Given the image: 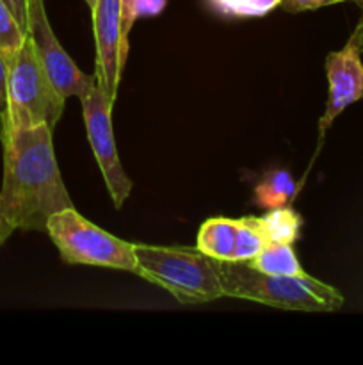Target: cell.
<instances>
[{
    "label": "cell",
    "mask_w": 363,
    "mask_h": 365,
    "mask_svg": "<svg viewBox=\"0 0 363 365\" xmlns=\"http://www.w3.org/2000/svg\"><path fill=\"white\" fill-rule=\"evenodd\" d=\"M166 6L167 0H121V21H123L125 36L128 38L130 29L139 18L157 16L166 9Z\"/></svg>",
    "instance_id": "obj_16"
},
{
    "label": "cell",
    "mask_w": 363,
    "mask_h": 365,
    "mask_svg": "<svg viewBox=\"0 0 363 365\" xmlns=\"http://www.w3.org/2000/svg\"><path fill=\"white\" fill-rule=\"evenodd\" d=\"M96 46L95 78L116 100L121 73L128 61V38L121 21V0H98L93 9Z\"/></svg>",
    "instance_id": "obj_8"
},
{
    "label": "cell",
    "mask_w": 363,
    "mask_h": 365,
    "mask_svg": "<svg viewBox=\"0 0 363 365\" xmlns=\"http://www.w3.org/2000/svg\"><path fill=\"white\" fill-rule=\"evenodd\" d=\"M224 296L263 303L283 310L301 312H335L344 305L338 289L310 277L267 274L246 260H214Z\"/></svg>",
    "instance_id": "obj_2"
},
{
    "label": "cell",
    "mask_w": 363,
    "mask_h": 365,
    "mask_svg": "<svg viewBox=\"0 0 363 365\" xmlns=\"http://www.w3.org/2000/svg\"><path fill=\"white\" fill-rule=\"evenodd\" d=\"M265 245V235L262 232L260 217L248 216L237 220L233 260H251Z\"/></svg>",
    "instance_id": "obj_14"
},
{
    "label": "cell",
    "mask_w": 363,
    "mask_h": 365,
    "mask_svg": "<svg viewBox=\"0 0 363 365\" xmlns=\"http://www.w3.org/2000/svg\"><path fill=\"white\" fill-rule=\"evenodd\" d=\"M27 32L31 34L36 53H38L46 75L66 98L70 96L82 98L95 88V75H88L78 70L73 59L57 41L56 34L50 27L48 16H46L45 0H34L31 4Z\"/></svg>",
    "instance_id": "obj_7"
},
{
    "label": "cell",
    "mask_w": 363,
    "mask_h": 365,
    "mask_svg": "<svg viewBox=\"0 0 363 365\" xmlns=\"http://www.w3.org/2000/svg\"><path fill=\"white\" fill-rule=\"evenodd\" d=\"M214 11L224 16L235 18H253L265 16L273 9H276L281 0H206Z\"/></svg>",
    "instance_id": "obj_15"
},
{
    "label": "cell",
    "mask_w": 363,
    "mask_h": 365,
    "mask_svg": "<svg viewBox=\"0 0 363 365\" xmlns=\"http://www.w3.org/2000/svg\"><path fill=\"white\" fill-rule=\"evenodd\" d=\"M14 230H16V228L11 225L9 220H7L6 212H4V209H2V203H0V246H2L4 242L11 237V234H13Z\"/></svg>",
    "instance_id": "obj_21"
},
{
    "label": "cell",
    "mask_w": 363,
    "mask_h": 365,
    "mask_svg": "<svg viewBox=\"0 0 363 365\" xmlns=\"http://www.w3.org/2000/svg\"><path fill=\"white\" fill-rule=\"evenodd\" d=\"M137 273L166 289L184 305H199L224 296L214 259L198 248H164L134 245Z\"/></svg>",
    "instance_id": "obj_4"
},
{
    "label": "cell",
    "mask_w": 363,
    "mask_h": 365,
    "mask_svg": "<svg viewBox=\"0 0 363 365\" xmlns=\"http://www.w3.org/2000/svg\"><path fill=\"white\" fill-rule=\"evenodd\" d=\"M237 220L212 217L201 225L196 239V248L214 260H233Z\"/></svg>",
    "instance_id": "obj_10"
},
{
    "label": "cell",
    "mask_w": 363,
    "mask_h": 365,
    "mask_svg": "<svg viewBox=\"0 0 363 365\" xmlns=\"http://www.w3.org/2000/svg\"><path fill=\"white\" fill-rule=\"evenodd\" d=\"M46 234L66 264L137 273L134 245L96 227L80 216L75 207L53 214L46 223Z\"/></svg>",
    "instance_id": "obj_5"
},
{
    "label": "cell",
    "mask_w": 363,
    "mask_h": 365,
    "mask_svg": "<svg viewBox=\"0 0 363 365\" xmlns=\"http://www.w3.org/2000/svg\"><path fill=\"white\" fill-rule=\"evenodd\" d=\"M326 75L330 82V95L319 123L320 134H324L349 106L363 98L362 52L351 39L345 43L344 48L327 53Z\"/></svg>",
    "instance_id": "obj_9"
},
{
    "label": "cell",
    "mask_w": 363,
    "mask_h": 365,
    "mask_svg": "<svg viewBox=\"0 0 363 365\" xmlns=\"http://www.w3.org/2000/svg\"><path fill=\"white\" fill-rule=\"evenodd\" d=\"M262 232L267 245H294L299 239L302 227V217L292 207L270 209L260 217Z\"/></svg>",
    "instance_id": "obj_12"
},
{
    "label": "cell",
    "mask_w": 363,
    "mask_h": 365,
    "mask_svg": "<svg viewBox=\"0 0 363 365\" xmlns=\"http://www.w3.org/2000/svg\"><path fill=\"white\" fill-rule=\"evenodd\" d=\"M52 127L16 128L2 138L4 180L0 203L20 230L45 232L53 214L73 209L52 145Z\"/></svg>",
    "instance_id": "obj_1"
},
{
    "label": "cell",
    "mask_w": 363,
    "mask_h": 365,
    "mask_svg": "<svg viewBox=\"0 0 363 365\" xmlns=\"http://www.w3.org/2000/svg\"><path fill=\"white\" fill-rule=\"evenodd\" d=\"M342 2H349V0H281L280 6L290 13H301V11H315L320 7ZM354 2H358V0H354Z\"/></svg>",
    "instance_id": "obj_18"
},
{
    "label": "cell",
    "mask_w": 363,
    "mask_h": 365,
    "mask_svg": "<svg viewBox=\"0 0 363 365\" xmlns=\"http://www.w3.org/2000/svg\"><path fill=\"white\" fill-rule=\"evenodd\" d=\"M82 116H84L85 130H88L89 145H91L95 159L103 175L109 195L116 209H121L132 191V180L125 173L117 155L116 139L112 130V106L114 100L109 93L100 86L80 98Z\"/></svg>",
    "instance_id": "obj_6"
},
{
    "label": "cell",
    "mask_w": 363,
    "mask_h": 365,
    "mask_svg": "<svg viewBox=\"0 0 363 365\" xmlns=\"http://www.w3.org/2000/svg\"><path fill=\"white\" fill-rule=\"evenodd\" d=\"M27 32L21 29L14 14L4 0H0V50L4 53L14 52L23 43Z\"/></svg>",
    "instance_id": "obj_17"
},
{
    "label": "cell",
    "mask_w": 363,
    "mask_h": 365,
    "mask_svg": "<svg viewBox=\"0 0 363 365\" xmlns=\"http://www.w3.org/2000/svg\"><path fill=\"white\" fill-rule=\"evenodd\" d=\"M295 182L285 170L269 171L255 187V202L262 209L270 210L283 207L294 196Z\"/></svg>",
    "instance_id": "obj_13"
},
{
    "label": "cell",
    "mask_w": 363,
    "mask_h": 365,
    "mask_svg": "<svg viewBox=\"0 0 363 365\" xmlns=\"http://www.w3.org/2000/svg\"><path fill=\"white\" fill-rule=\"evenodd\" d=\"M96 2H98V0H85V4H88L89 9H91V11L96 7Z\"/></svg>",
    "instance_id": "obj_23"
},
{
    "label": "cell",
    "mask_w": 363,
    "mask_h": 365,
    "mask_svg": "<svg viewBox=\"0 0 363 365\" xmlns=\"http://www.w3.org/2000/svg\"><path fill=\"white\" fill-rule=\"evenodd\" d=\"M7 59L6 53L0 50V134L4 132L6 127V118H7Z\"/></svg>",
    "instance_id": "obj_19"
},
{
    "label": "cell",
    "mask_w": 363,
    "mask_h": 365,
    "mask_svg": "<svg viewBox=\"0 0 363 365\" xmlns=\"http://www.w3.org/2000/svg\"><path fill=\"white\" fill-rule=\"evenodd\" d=\"M7 68V118L0 138L9 130L38 125L56 127L66 106V96L46 75L31 34L14 52L6 53Z\"/></svg>",
    "instance_id": "obj_3"
},
{
    "label": "cell",
    "mask_w": 363,
    "mask_h": 365,
    "mask_svg": "<svg viewBox=\"0 0 363 365\" xmlns=\"http://www.w3.org/2000/svg\"><path fill=\"white\" fill-rule=\"evenodd\" d=\"M7 4V7L11 9V13L14 14V18L18 20V24L21 25L25 32H27L28 25V9H31V4L34 0H4Z\"/></svg>",
    "instance_id": "obj_20"
},
{
    "label": "cell",
    "mask_w": 363,
    "mask_h": 365,
    "mask_svg": "<svg viewBox=\"0 0 363 365\" xmlns=\"http://www.w3.org/2000/svg\"><path fill=\"white\" fill-rule=\"evenodd\" d=\"M358 6L362 7V13H363V0H358Z\"/></svg>",
    "instance_id": "obj_24"
},
{
    "label": "cell",
    "mask_w": 363,
    "mask_h": 365,
    "mask_svg": "<svg viewBox=\"0 0 363 365\" xmlns=\"http://www.w3.org/2000/svg\"><path fill=\"white\" fill-rule=\"evenodd\" d=\"M246 262L267 274H280V277L306 274L295 257L292 245H265L251 260H246Z\"/></svg>",
    "instance_id": "obj_11"
},
{
    "label": "cell",
    "mask_w": 363,
    "mask_h": 365,
    "mask_svg": "<svg viewBox=\"0 0 363 365\" xmlns=\"http://www.w3.org/2000/svg\"><path fill=\"white\" fill-rule=\"evenodd\" d=\"M349 39H351V41L354 43L356 46H358L359 52L363 53V13H362V18L358 20V24H356L354 31H352L351 38H349Z\"/></svg>",
    "instance_id": "obj_22"
}]
</instances>
